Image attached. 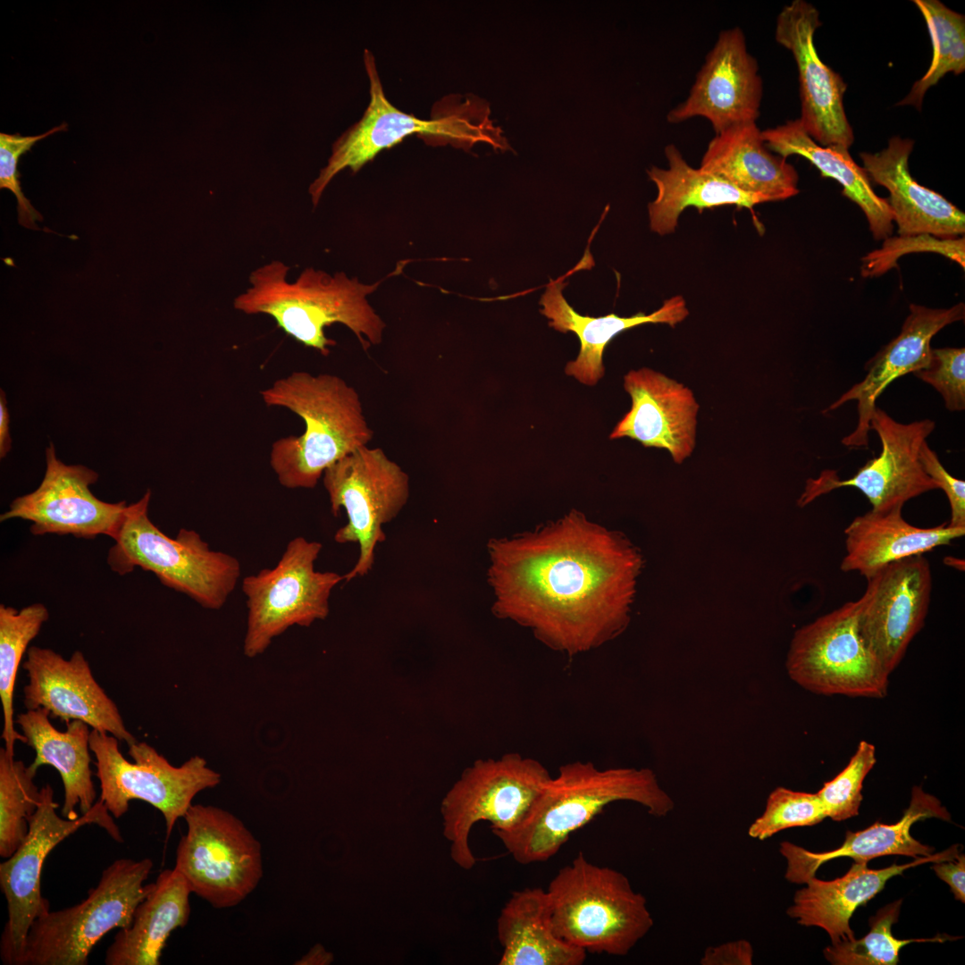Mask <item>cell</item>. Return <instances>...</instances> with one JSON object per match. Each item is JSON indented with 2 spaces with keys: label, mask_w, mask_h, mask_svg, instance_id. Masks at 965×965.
<instances>
[{
  "label": "cell",
  "mask_w": 965,
  "mask_h": 965,
  "mask_svg": "<svg viewBox=\"0 0 965 965\" xmlns=\"http://www.w3.org/2000/svg\"><path fill=\"white\" fill-rule=\"evenodd\" d=\"M493 614L574 656L619 635L630 620L638 550L622 534L571 511L533 533L492 539Z\"/></svg>",
  "instance_id": "6da1fadb"
},
{
  "label": "cell",
  "mask_w": 965,
  "mask_h": 965,
  "mask_svg": "<svg viewBox=\"0 0 965 965\" xmlns=\"http://www.w3.org/2000/svg\"><path fill=\"white\" fill-rule=\"evenodd\" d=\"M623 801L640 804L655 817L667 816L675 806L650 768L599 769L591 761L577 760L561 766L521 823L498 838L518 863L544 862L606 806Z\"/></svg>",
  "instance_id": "7a4b0ae2"
},
{
  "label": "cell",
  "mask_w": 965,
  "mask_h": 965,
  "mask_svg": "<svg viewBox=\"0 0 965 965\" xmlns=\"http://www.w3.org/2000/svg\"><path fill=\"white\" fill-rule=\"evenodd\" d=\"M260 395L266 406L287 408L305 424L302 434L271 447L270 466L284 488H315L326 469L373 438L358 393L337 375L295 371Z\"/></svg>",
  "instance_id": "3957f363"
},
{
  "label": "cell",
  "mask_w": 965,
  "mask_h": 965,
  "mask_svg": "<svg viewBox=\"0 0 965 965\" xmlns=\"http://www.w3.org/2000/svg\"><path fill=\"white\" fill-rule=\"evenodd\" d=\"M289 270L278 260L254 270L250 287L234 298L233 307L247 315L271 316L287 335L323 356L336 344L324 333L333 323L348 327L364 349L382 341L385 323L366 299L381 281L363 284L344 273L330 275L313 268L288 281Z\"/></svg>",
  "instance_id": "277c9868"
},
{
  "label": "cell",
  "mask_w": 965,
  "mask_h": 965,
  "mask_svg": "<svg viewBox=\"0 0 965 965\" xmlns=\"http://www.w3.org/2000/svg\"><path fill=\"white\" fill-rule=\"evenodd\" d=\"M373 54L365 49L364 63L370 85V102L362 118L332 145L328 164L311 183L309 194L316 206L330 181L342 170L357 172L380 152L407 137L417 135L427 144L451 145L469 151L478 143L495 150L511 149L500 127L490 118L489 104L476 96H450L443 100L436 116L423 120L396 108L386 97Z\"/></svg>",
  "instance_id": "5b68a950"
},
{
  "label": "cell",
  "mask_w": 965,
  "mask_h": 965,
  "mask_svg": "<svg viewBox=\"0 0 965 965\" xmlns=\"http://www.w3.org/2000/svg\"><path fill=\"white\" fill-rule=\"evenodd\" d=\"M546 891L555 934L586 952L625 956L653 927L646 898L625 875L590 862L582 852Z\"/></svg>",
  "instance_id": "8992f818"
},
{
  "label": "cell",
  "mask_w": 965,
  "mask_h": 965,
  "mask_svg": "<svg viewBox=\"0 0 965 965\" xmlns=\"http://www.w3.org/2000/svg\"><path fill=\"white\" fill-rule=\"evenodd\" d=\"M150 498L147 490L138 501L128 505L108 551L109 567L120 575L139 567L202 608H222L240 578L239 561L210 549L195 530L180 528L174 538L165 534L148 516Z\"/></svg>",
  "instance_id": "52a82bcc"
},
{
  "label": "cell",
  "mask_w": 965,
  "mask_h": 965,
  "mask_svg": "<svg viewBox=\"0 0 965 965\" xmlns=\"http://www.w3.org/2000/svg\"><path fill=\"white\" fill-rule=\"evenodd\" d=\"M152 868L148 858L114 860L83 901L49 910L32 923L18 965H87L107 933L130 927L135 909L151 890L152 883L144 882Z\"/></svg>",
  "instance_id": "ba28073f"
},
{
  "label": "cell",
  "mask_w": 965,
  "mask_h": 965,
  "mask_svg": "<svg viewBox=\"0 0 965 965\" xmlns=\"http://www.w3.org/2000/svg\"><path fill=\"white\" fill-rule=\"evenodd\" d=\"M550 777L539 760L517 752L477 759L466 768L441 806L442 834L453 861L463 869L473 868L476 859L468 840L474 824L490 822L497 837L513 831Z\"/></svg>",
  "instance_id": "9c48e42d"
},
{
  "label": "cell",
  "mask_w": 965,
  "mask_h": 965,
  "mask_svg": "<svg viewBox=\"0 0 965 965\" xmlns=\"http://www.w3.org/2000/svg\"><path fill=\"white\" fill-rule=\"evenodd\" d=\"M118 741L91 729L89 748L96 759L99 800L115 818L128 811L130 801H143L163 814L168 838L195 796L221 783V775L203 757L193 756L175 767L154 747L137 741L129 745L128 753L134 760L130 762L119 750Z\"/></svg>",
  "instance_id": "30bf717a"
},
{
  "label": "cell",
  "mask_w": 965,
  "mask_h": 965,
  "mask_svg": "<svg viewBox=\"0 0 965 965\" xmlns=\"http://www.w3.org/2000/svg\"><path fill=\"white\" fill-rule=\"evenodd\" d=\"M322 549L321 542L297 536L288 542L273 568L243 578L248 609L243 651L247 657L263 654L275 637L293 625L307 627L328 617L331 592L344 577L315 570Z\"/></svg>",
  "instance_id": "8fae6325"
},
{
  "label": "cell",
  "mask_w": 965,
  "mask_h": 965,
  "mask_svg": "<svg viewBox=\"0 0 965 965\" xmlns=\"http://www.w3.org/2000/svg\"><path fill=\"white\" fill-rule=\"evenodd\" d=\"M175 868L191 893L216 909L238 905L263 877L262 846L245 824L223 809L192 804Z\"/></svg>",
  "instance_id": "7c38bea8"
},
{
  "label": "cell",
  "mask_w": 965,
  "mask_h": 965,
  "mask_svg": "<svg viewBox=\"0 0 965 965\" xmlns=\"http://www.w3.org/2000/svg\"><path fill=\"white\" fill-rule=\"evenodd\" d=\"M331 510L344 509L345 525L334 534L337 543H357L359 555L343 575L349 582L368 574L377 544L386 540L382 526L393 520L407 503L408 474L380 448L363 446L331 466L323 475Z\"/></svg>",
  "instance_id": "4fadbf2b"
},
{
  "label": "cell",
  "mask_w": 965,
  "mask_h": 965,
  "mask_svg": "<svg viewBox=\"0 0 965 965\" xmlns=\"http://www.w3.org/2000/svg\"><path fill=\"white\" fill-rule=\"evenodd\" d=\"M58 803L50 785L40 788V799L29 819V830L21 845L0 864V886L8 910V919L0 941L4 964L18 965L32 923L50 910L41 894V873L48 854L61 842L80 827L96 824L116 842L123 838L111 813L98 799L86 814L73 819L57 814Z\"/></svg>",
  "instance_id": "5bb4252c"
},
{
  "label": "cell",
  "mask_w": 965,
  "mask_h": 965,
  "mask_svg": "<svg viewBox=\"0 0 965 965\" xmlns=\"http://www.w3.org/2000/svg\"><path fill=\"white\" fill-rule=\"evenodd\" d=\"M859 600L849 601L798 629L786 669L802 688L821 695L883 698L889 674L858 629Z\"/></svg>",
  "instance_id": "9a60e30c"
},
{
  "label": "cell",
  "mask_w": 965,
  "mask_h": 965,
  "mask_svg": "<svg viewBox=\"0 0 965 965\" xmlns=\"http://www.w3.org/2000/svg\"><path fill=\"white\" fill-rule=\"evenodd\" d=\"M98 474L82 465H67L55 453L53 443L46 449V471L38 487L14 499L0 516V522L22 519L31 523L29 532L72 535L94 539L106 535L115 539L128 504L125 500L105 502L96 498L90 486Z\"/></svg>",
  "instance_id": "2e32d148"
},
{
  "label": "cell",
  "mask_w": 965,
  "mask_h": 965,
  "mask_svg": "<svg viewBox=\"0 0 965 965\" xmlns=\"http://www.w3.org/2000/svg\"><path fill=\"white\" fill-rule=\"evenodd\" d=\"M935 429L930 419L902 424L876 407L870 430L881 441L878 457L869 459L849 479H839L835 471L824 470L806 482L797 504L804 507L816 498L842 487H854L868 499L874 511L903 507L910 499L938 489L924 471L919 453L921 444Z\"/></svg>",
  "instance_id": "e0dca14e"
},
{
  "label": "cell",
  "mask_w": 965,
  "mask_h": 965,
  "mask_svg": "<svg viewBox=\"0 0 965 965\" xmlns=\"http://www.w3.org/2000/svg\"><path fill=\"white\" fill-rule=\"evenodd\" d=\"M866 580L859 599L858 629L890 675L925 624L932 591L930 566L923 554L914 555L887 564Z\"/></svg>",
  "instance_id": "ac0fdd59"
},
{
  "label": "cell",
  "mask_w": 965,
  "mask_h": 965,
  "mask_svg": "<svg viewBox=\"0 0 965 965\" xmlns=\"http://www.w3.org/2000/svg\"><path fill=\"white\" fill-rule=\"evenodd\" d=\"M761 98L758 63L748 52L743 31L734 27L719 33L687 98L669 111L667 120L676 124L703 117L718 134L734 125L756 122Z\"/></svg>",
  "instance_id": "d6986e66"
},
{
  "label": "cell",
  "mask_w": 965,
  "mask_h": 965,
  "mask_svg": "<svg viewBox=\"0 0 965 965\" xmlns=\"http://www.w3.org/2000/svg\"><path fill=\"white\" fill-rule=\"evenodd\" d=\"M22 667L29 678L23 688L26 710L44 708L51 718L65 723L80 720L128 745L137 742L115 702L95 679L81 651H73L66 659L49 648L30 646Z\"/></svg>",
  "instance_id": "ffe728a7"
},
{
  "label": "cell",
  "mask_w": 965,
  "mask_h": 965,
  "mask_svg": "<svg viewBox=\"0 0 965 965\" xmlns=\"http://www.w3.org/2000/svg\"><path fill=\"white\" fill-rule=\"evenodd\" d=\"M820 25L819 13L811 4L793 0L777 16L775 38L795 60L801 105L799 119L807 133L820 146L849 148L854 135L843 102L847 85L819 58L814 35Z\"/></svg>",
  "instance_id": "44dd1931"
},
{
  "label": "cell",
  "mask_w": 965,
  "mask_h": 965,
  "mask_svg": "<svg viewBox=\"0 0 965 965\" xmlns=\"http://www.w3.org/2000/svg\"><path fill=\"white\" fill-rule=\"evenodd\" d=\"M630 410L617 424L610 439L630 438L644 447L663 449L682 464L696 446L700 406L684 384L643 367L624 376Z\"/></svg>",
  "instance_id": "7402d4cb"
},
{
  "label": "cell",
  "mask_w": 965,
  "mask_h": 965,
  "mask_svg": "<svg viewBox=\"0 0 965 965\" xmlns=\"http://www.w3.org/2000/svg\"><path fill=\"white\" fill-rule=\"evenodd\" d=\"M964 315L963 303L941 309L910 305V314L900 334L868 363L864 379L823 411L827 413L849 401H857L858 423L853 432L843 438V445L868 447L870 419L877 398L894 380L927 367L931 357L932 338L948 324L963 320Z\"/></svg>",
  "instance_id": "603a6c76"
},
{
  "label": "cell",
  "mask_w": 965,
  "mask_h": 965,
  "mask_svg": "<svg viewBox=\"0 0 965 965\" xmlns=\"http://www.w3.org/2000/svg\"><path fill=\"white\" fill-rule=\"evenodd\" d=\"M593 260L587 248L583 257L572 270L557 280L550 281L540 300L541 313L550 320V327L564 333L572 331L578 337V357L566 365L565 372L589 386L595 385L603 377V353L617 335L646 323H665L675 327L689 315L686 301L680 295L666 299L659 309L648 315L640 312L629 317L616 314L592 317L578 314L562 294L566 285L565 280L571 273L591 268Z\"/></svg>",
  "instance_id": "cb8c5ba5"
},
{
  "label": "cell",
  "mask_w": 965,
  "mask_h": 965,
  "mask_svg": "<svg viewBox=\"0 0 965 965\" xmlns=\"http://www.w3.org/2000/svg\"><path fill=\"white\" fill-rule=\"evenodd\" d=\"M914 142L894 137L877 153H860L869 180L885 187L900 236L929 234L954 239L965 232V214L936 191L921 186L909 170Z\"/></svg>",
  "instance_id": "d4e9b609"
},
{
  "label": "cell",
  "mask_w": 965,
  "mask_h": 965,
  "mask_svg": "<svg viewBox=\"0 0 965 965\" xmlns=\"http://www.w3.org/2000/svg\"><path fill=\"white\" fill-rule=\"evenodd\" d=\"M957 854L958 847L953 845L940 853L880 869L868 868V862H855L845 875L831 881L813 877L795 893L787 914L801 926L823 928L832 944L852 940L850 920L855 910L881 892L890 878L923 863L952 860Z\"/></svg>",
  "instance_id": "484cf974"
},
{
  "label": "cell",
  "mask_w": 965,
  "mask_h": 965,
  "mask_svg": "<svg viewBox=\"0 0 965 965\" xmlns=\"http://www.w3.org/2000/svg\"><path fill=\"white\" fill-rule=\"evenodd\" d=\"M951 819L947 810L935 796L914 786L909 807L901 819L894 824L877 822L858 832H846L843 843L837 849L813 852L790 842H783L780 852L787 861L785 878L796 884H805L816 876L819 867L835 858L850 857L855 862H868L886 855H904L912 858L930 856L935 849L913 838L911 826L927 818Z\"/></svg>",
  "instance_id": "4316f807"
},
{
  "label": "cell",
  "mask_w": 965,
  "mask_h": 965,
  "mask_svg": "<svg viewBox=\"0 0 965 965\" xmlns=\"http://www.w3.org/2000/svg\"><path fill=\"white\" fill-rule=\"evenodd\" d=\"M700 168L766 202L784 200L799 192L795 168L766 147L756 122L734 125L716 134Z\"/></svg>",
  "instance_id": "83f0119b"
},
{
  "label": "cell",
  "mask_w": 965,
  "mask_h": 965,
  "mask_svg": "<svg viewBox=\"0 0 965 965\" xmlns=\"http://www.w3.org/2000/svg\"><path fill=\"white\" fill-rule=\"evenodd\" d=\"M902 507L868 512L856 516L844 529L845 550L840 568L858 572L865 578L889 563L921 555L962 537L965 528L947 523L917 527L902 516Z\"/></svg>",
  "instance_id": "f1b7e54d"
},
{
  "label": "cell",
  "mask_w": 965,
  "mask_h": 965,
  "mask_svg": "<svg viewBox=\"0 0 965 965\" xmlns=\"http://www.w3.org/2000/svg\"><path fill=\"white\" fill-rule=\"evenodd\" d=\"M191 890L174 867L162 871L135 909L130 927L118 930L105 952L106 965H160L171 933L190 916Z\"/></svg>",
  "instance_id": "f546056e"
},
{
  "label": "cell",
  "mask_w": 965,
  "mask_h": 965,
  "mask_svg": "<svg viewBox=\"0 0 965 965\" xmlns=\"http://www.w3.org/2000/svg\"><path fill=\"white\" fill-rule=\"evenodd\" d=\"M50 713L44 708L29 709L15 718L36 757L29 765L34 770L43 765L55 768L63 781L64 801L62 816L73 819L78 818L75 810L79 806L81 815L88 812L96 803V790L90 768L89 726L80 720L66 723V729L60 731L50 722Z\"/></svg>",
  "instance_id": "4dcf8cb0"
},
{
  "label": "cell",
  "mask_w": 965,
  "mask_h": 965,
  "mask_svg": "<svg viewBox=\"0 0 965 965\" xmlns=\"http://www.w3.org/2000/svg\"><path fill=\"white\" fill-rule=\"evenodd\" d=\"M761 136L771 152L784 158L793 155L802 156L819 170L822 177L835 180L842 185L843 194L865 214L874 238H889L894 217L887 200L875 193L866 172L852 158L848 147L818 145L799 118L761 130Z\"/></svg>",
  "instance_id": "1f68e13d"
},
{
  "label": "cell",
  "mask_w": 965,
  "mask_h": 965,
  "mask_svg": "<svg viewBox=\"0 0 965 965\" xmlns=\"http://www.w3.org/2000/svg\"><path fill=\"white\" fill-rule=\"evenodd\" d=\"M499 965H582L587 952L559 938L551 922L547 891H514L497 920Z\"/></svg>",
  "instance_id": "d6a6232c"
},
{
  "label": "cell",
  "mask_w": 965,
  "mask_h": 965,
  "mask_svg": "<svg viewBox=\"0 0 965 965\" xmlns=\"http://www.w3.org/2000/svg\"><path fill=\"white\" fill-rule=\"evenodd\" d=\"M665 155L668 169L652 166L647 171L658 190L656 198L648 206L650 226L659 235L675 232L680 214L690 206L700 212L722 206L752 209L766 202L763 197L744 192L716 174L693 168L673 144L666 146Z\"/></svg>",
  "instance_id": "836d02e7"
},
{
  "label": "cell",
  "mask_w": 965,
  "mask_h": 965,
  "mask_svg": "<svg viewBox=\"0 0 965 965\" xmlns=\"http://www.w3.org/2000/svg\"><path fill=\"white\" fill-rule=\"evenodd\" d=\"M49 612L42 603L16 609L0 605V699L4 715L1 738L7 753L14 755V743L26 738L14 727L13 692L20 664L30 642L48 620Z\"/></svg>",
  "instance_id": "e575fe53"
},
{
  "label": "cell",
  "mask_w": 965,
  "mask_h": 965,
  "mask_svg": "<svg viewBox=\"0 0 965 965\" xmlns=\"http://www.w3.org/2000/svg\"><path fill=\"white\" fill-rule=\"evenodd\" d=\"M921 13L933 46V57L925 75L917 80L898 105L921 109L927 89L946 73L965 71V18L937 0H913Z\"/></svg>",
  "instance_id": "d590c367"
},
{
  "label": "cell",
  "mask_w": 965,
  "mask_h": 965,
  "mask_svg": "<svg viewBox=\"0 0 965 965\" xmlns=\"http://www.w3.org/2000/svg\"><path fill=\"white\" fill-rule=\"evenodd\" d=\"M37 771L0 749V856L7 859L21 845L37 811L40 789Z\"/></svg>",
  "instance_id": "8d00e7d4"
},
{
  "label": "cell",
  "mask_w": 965,
  "mask_h": 965,
  "mask_svg": "<svg viewBox=\"0 0 965 965\" xmlns=\"http://www.w3.org/2000/svg\"><path fill=\"white\" fill-rule=\"evenodd\" d=\"M902 899L887 904L869 919L870 930L860 939L844 940L827 946L825 958L835 965H896L901 949L911 943L944 942L949 937L897 939L892 927L897 922Z\"/></svg>",
  "instance_id": "74e56055"
},
{
  "label": "cell",
  "mask_w": 965,
  "mask_h": 965,
  "mask_svg": "<svg viewBox=\"0 0 965 965\" xmlns=\"http://www.w3.org/2000/svg\"><path fill=\"white\" fill-rule=\"evenodd\" d=\"M826 818L817 793L777 787L768 795L763 813L751 823L748 835L763 841L782 830L814 826Z\"/></svg>",
  "instance_id": "f35d334b"
},
{
  "label": "cell",
  "mask_w": 965,
  "mask_h": 965,
  "mask_svg": "<svg viewBox=\"0 0 965 965\" xmlns=\"http://www.w3.org/2000/svg\"><path fill=\"white\" fill-rule=\"evenodd\" d=\"M876 762L875 746L861 741L848 765L817 793L827 818L842 821L858 815L864 779Z\"/></svg>",
  "instance_id": "ab89813d"
},
{
  "label": "cell",
  "mask_w": 965,
  "mask_h": 965,
  "mask_svg": "<svg viewBox=\"0 0 965 965\" xmlns=\"http://www.w3.org/2000/svg\"><path fill=\"white\" fill-rule=\"evenodd\" d=\"M910 252H935L941 254L962 268L965 267L964 238L941 239L929 234L898 236L887 238L882 248L868 253L862 258L863 277L879 276L893 266L897 259Z\"/></svg>",
  "instance_id": "60d3db41"
},
{
  "label": "cell",
  "mask_w": 965,
  "mask_h": 965,
  "mask_svg": "<svg viewBox=\"0 0 965 965\" xmlns=\"http://www.w3.org/2000/svg\"><path fill=\"white\" fill-rule=\"evenodd\" d=\"M915 376L934 387L950 411L965 408V348H932L929 364Z\"/></svg>",
  "instance_id": "b9f144b4"
},
{
  "label": "cell",
  "mask_w": 965,
  "mask_h": 965,
  "mask_svg": "<svg viewBox=\"0 0 965 965\" xmlns=\"http://www.w3.org/2000/svg\"><path fill=\"white\" fill-rule=\"evenodd\" d=\"M66 123L52 128L37 136H21L19 133H0V188L11 190L18 203V220L25 227L38 229L36 220L41 215L35 210L21 191L19 181L17 164L20 156L29 151L38 141L61 130H65Z\"/></svg>",
  "instance_id": "7bdbcfd3"
},
{
  "label": "cell",
  "mask_w": 965,
  "mask_h": 965,
  "mask_svg": "<svg viewBox=\"0 0 965 965\" xmlns=\"http://www.w3.org/2000/svg\"><path fill=\"white\" fill-rule=\"evenodd\" d=\"M919 457L926 474L942 489L950 504L951 518L947 524L954 528H965V482L951 475L941 464L936 453L925 441L919 449Z\"/></svg>",
  "instance_id": "ee69618b"
},
{
  "label": "cell",
  "mask_w": 965,
  "mask_h": 965,
  "mask_svg": "<svg viewBox=\"0 0 965 965\" xmlns=\"http://www.w3.org/2000/svg\"><path fill=\"white\" fill-rule=\"evenodd\" d=\"M752 961L751 944L741 939L708 947L700 963L702 965H751Z\"/></svg>",
  "instance_id": "f6af8a7d"
},
{
  "label": "cell",
  "mask_w": 965,
  "mask_h": 965,
  "mask_svg": "<svg viewBox=\"0 0 965 965\" xmlns=\"http://www.w3.org/2000/svg\"><path fill=\"white\" fill-rule=\"evenodd\" d=\"M932 869L951 888L956 900L965 902V855L957 854L950 860L935 862Z\"/></svg>",
  "instance_id": "bcb514c9"
},
{
  "label": "cell",
  "mask_w": 965,
  "mask_h": 965,
  "mask_svg": "<svg viewBox=\"0 0 965 965\" xmlns=\"http://www.w3.org/2000/svg\"><path fill=\"white\" fill-rule=\"evenodd\" d=\"M12 449V439L10 434V415L7 408V402L5 393L1 390L0 392V457H6L8 452Z\"/></svg>",
  "instance_id": "7dc6e473"
},
{
  "label": "cell",
  "mask_w": 965,
  "mask_h": 965,
  "mask_svg": "<svg viewBox=\"0 0 965 965\" xmlns=\"http://www.w3.org/2000/svg\"><path fill=\"white\" fill-rule=\"evenodd\" d=\"M333 961V955L327 952L325 948L321 944H315L309 952L303 955L301 959L297 961L295 964L298 965H325L330 964Z\"/></svg>",
  "instance_id": "c3c4849f"
}]
</instances>
